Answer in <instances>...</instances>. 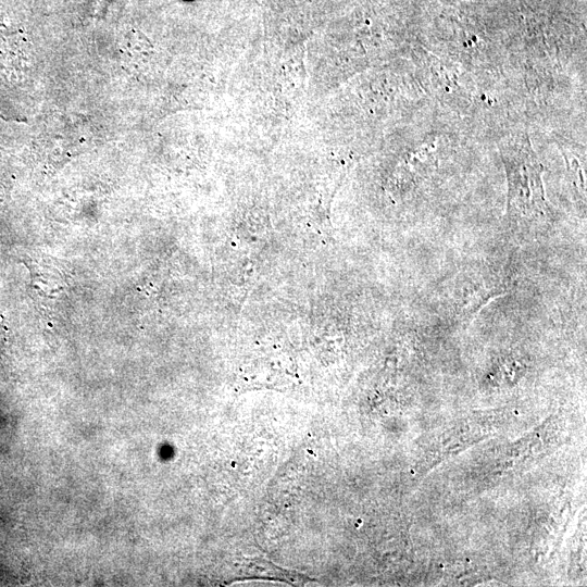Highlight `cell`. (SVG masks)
Listing matches in <instances>:
<instances>
[{"label":"cell","instance_id":"cell-1","mask_svg":"<svg viewBox=\"0 0 587 587\" xmlns=\"http://www.w3.org/2000/svg\"><path fill=\"white\" fill-rule=\"evenodd\" d=\"M508 179V214L527 220L547 214L542 165L526 137L501 147Z\"/></svg>","mask_w":587,"mask_h":587}]
</instances>
